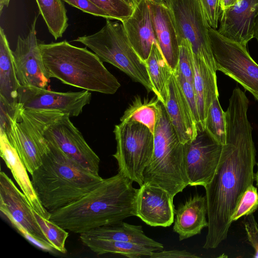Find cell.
Instances as JSON below:
<instances>
[{"label":"cell","instance_id":"obj_1","mask_svg":"<svg viewBox=\"0 0 258 258\" xmlns=\"http://www.w3.org/2000/svg\"><path fill=\"white\" fill-rule=\"evenodd\" d=\"M249 100L239 87L232 91L225 113L226 143L210 182L204 187L208 232L203 248L213 249L227 237L231 217L254 180L256 150L247 117Z\"/></svg>","mask_w":258,"mask_h":258},{"label":"cell","instance_id":"obj_2","mask_svg":"<svg viewBox=\"0 0 258 258\" xmlns=\"http://www.w3.org/2000/svg\"><path fill=\"white\" fill-rule=\"evenodd\" d=\"M122 173L103 178L92 190L77 201L51 213L49 220L78 234L119 223L135 216L138 189Z\"/></svg>","mask_w":258,"mask_h":258},{"label":"cell","instance_id":"obj_3","mask_svg":"<svg viewBox=\"0 0 258 258\" xmlns=\"http://www.w3.org/2000/svg\"><path fill=\"white\" fill-rule=\"evenodd\" d=\"M47 142L42 163L31 175L42 205L51 213L85 196L103 178L87 171Z\"/></svg>","mask_w":258,"mask_h":258},{"label":"cell","instance_id":"obj_4","mask_svg":"<svg viewBox=\"0 0 258 258\" xmlns=\"http://www.w3.org/2000/svg\"><path fill=\"white\" fill-rule=\"evenodd\" d=\"M42 60L48 79L88 91L113 94L120 87L117 79L103 61L86 47L71 44L66 40L39 43Z\"/></svg>","mask_w":258,"mask_h":258},{"label":"cell","instance_id":"obj_5","mask_svg":"<svg viewBox=\"0 0 258 258\" xmlns=\"http://www.w3.org/2000/svg\"><path fill=\"white\" fill-rule=\"evenodd\" d=\"M157 110L153 153L144 171L143 181L162 187L174 198L188 185L184 144L180 141L164 105L160 102Z\"/></svg>","mask_w":258,"mask_h":258},{"label":"cell","instance_id":"obj_6","mask_svg":"<svg viewBox=\"0 0 258 258\" xmlns=\"http://www.w3.org/2000/svg\"><path fill=\"white\" fill-rule=\"evenodd\" d=\"M106 19L105 25L99 31L74 41L83 44L102 61L111 64L148 91H152L145 62L132 46L122 23Z\"/></svg>","mask_w":258,"mask_h":258},{"label":"cell","instance_id":"obj_7","mask_svg":"<svg viewBox=\"0 0 258 258\" xmlns=\"http://www.w3.org/2000/svg\"><path fill=\"white\" fill-rule=\"evenodd\" d=\"M63 114L56 110L25 109L19 104L16 114L2 131L6 133L30 174L41 165L47 149L45 129Z\"/></svg>","mask_w":258,"mask_h":258},{"label":"cell","instance_id":"obj_8","mask_svg":"<svg viewBox=\"0 0 258 258\" xmlns=\"http://www.w3.org/2000/svg\"><path fill=\"white\" fill-rule=\"evenodd\" d=\"M113 132L116 150L112 156L117 162L118 172L141 186L144 171L153 155L154 134L146 125L135 121H120Z\"/></svg>","mask_w":258,"mask_h":258},{"label":"cell","instance_id":"obj_9","mask_svg":"<svg viewBox=\"0 0 258 258\" xmlns=\"http://www.w3.org/2000/svg\"><path fill=\"white\" fill-rule=\"evenodd\" d=\"M209 35L216 70L236 81L258 101V64L246 46L210 27Z\"/></svg>","mask_w":258,"mask_h":258},{"label":"cell","instance_id":"obj_10","mask_svg":"<svg viewBox=\"0 0 258 258\" xmlns=\"http://www.w3.org/2000/svg\"><path fill=\"white\" fill-rule=\"evenodd\" d=\"M168 6L173 16L179 41L187 40L193 54L216 73L209 32L211 27L199 1L169 0Z\"/></svg>","mask_w":258,"mask_h":258},{"label":"cell","instance_id":"obj_11","mask_svg":"<svg viewBox=\"0 0 258 258\" xmlns=\"http://www.w3.org/2000/svg\"><path fill=\"white\" fill-rule=\"evenodd\" d=\"M70 118L63 114L55 119L45 129L44 137L84 169L99 175V157Z\"/></svg>","mask_w":258,"mask_h":258},{"label":"cell","instance_id":"obj_12","mask_svg":"<svg viewBox=\"0 0 258 258\" xmlns=\"http://www.w3.org/2000/svg\"><path fill=\"white\" fill-rule=\"evenodd\" d=\"M222 149L205 130L184 144V160L188 185L205 187L218 166Z\"/></svg>","mask_w":258,"mask_h":258},{"label":"cell","instance_id":"obj_13","mask_svg":"<svg viewBox=\"0 0 258 258\" xmlns=\"http://www.w3.org/2000/svg\"><path fill=\"white\" fill-rule=\"evenodd\" d=\"M91 99L90 91L59 92L36 87L21 86L18 103L28 109L56 110L78 116Z\"/></svg>","mask_w":258,"mask_h":258},{"label":"cell","instance_id":"obj_14","mask_svg":"<svg viewBox=\"0 0 258 258\" xmlns=\"http://www.w3.org/2000/svg\"><path fill=\"white\" fill-rule=\"evenodd\" d=\"M37 19L35 17L26 37L18 36L12 51L13 60L21 86L45 88L50 79L46 76L36 37Z\"/></svg>","mask_w":258,"mask_h":258},{"label":"cell","instance_id":"obj_15","mask_svg":"<svg viewBox=\"0 0 258 258\" xmlns=\"http://www.w3.org/2000/svg\"><path fill=\"white\" fill-rule=\"evenodd\" d=\"M0 210L12 225L18 224L33 236L50 243L38 224L26 197L3 171L0 173Z\"/></svg>","mask_w":258,"mask_h":258},{"label":"cell","instance_id":"obj_16","mask_svg":"<svg viewBox=\"0 0 258 258\" xmlns=\"http://www.w3.org/2000/svg\"><path fill=\"white\" fill-rule=\"evenodd\" d=\"M173 199L162 187L144 182L138 188L135 216L152 227H169L174 222Z\"/></svg>","mask_w":258,"mask_h":258},{"label":"cell","instance_id":"obj_17","mask_svg":"<svg viewBox=\"0 0 258 258\" xmlns=\"http://www.w3.org/2000/svg\"><path fill=\"white\" fill-rule=\"evenodd\" d=\"M258 17V0H240L222 12L217 31L222 35L247 46L253 38Z\"/></svg>","mask_w":258,"mask_h":258},{"label":"cell","instance_id":"obj_18","mask_svg":"<svg viewBox=\"0 0 258 258\" xmlns=\"http://www.w3.org/2000/svg\"><path fill=\"white\" fill-rule=\"evenodd\" d=\"M164 107L180 141L184 144L194 140L198 135V125L173 72Z\"/></svg>","mask_w":258,"mask_h":258},{"label":"cell","instance_id":"obj_19","mask_svg":"<svg viewBox=\"0 0 258 258\" xmlns=\"http://www.w3.org/2000/svg\"><path fill=\"white\" fill-rule=\"evenodd\" d=\"M134 49L145 61L157 40L152 22L150 2L140 0L130 17L121 22Z\"/></svg>","mask_w":258,"mask_h":258},{"label":"cell","instance_id":"obj_20","mask_svg":"<svg viewBox=\"0 0 258 258\" xmlns=\"http://www.w3.org/2000/svg\"><path fill=\"white\" fill-rule=\"evenodd\" d=\"M150 7L157 43L174 71L178 62L180 41L172 13L164 5L150 2Z\"/></svg>","mask_w":258,"mask_h":258},{"label":"cell","instance_id":"obj_21","mask_svg":"<svg viewBox=\"0 0 258 258\" xmlns=\"http://www.w3.org/2000/svg\"><path fill=\"white\" fill-rule=\"evenodd\" d=\"M207 212L206 196L199 194L190 197L174 210L173 230L178 234L179 241L199 234L208 227Z\"/></svg>","mask_w":258,"mask_h":258},{"label":"cell","instance_id":"obj_22","mask_svg":"<svg viewBox=\"0 0 258 258\" xmlns=\"http://www.w3.org/2000/svg\"><path fill=\"white\" fill-rule=\"evenodd\" d=\"M1 156L10 170L31 207L43 217L49 219L51 213L42 205L28 175L27 169L5 132L0 131Z\"/></svg>","mask_w":258,"mask_h":258},{"label":"cell","instance_id":"obj_23","mask_svg":"<svg viewBox=\"0 0 258 258\" xmlns=\"http://www.w3.org/2000/svg\"><path fill=\"white\" fill-rule=\"evenodd\" d=\"M194 67V86L200 119L199 131L205 130V122L210 106L216 96H219L217 78L214 73L200 58L193 54Z\"/></svg>","mask_w":258,"mask_h":258},{"label":"cell","instance_id":"obj_24","mask_svg":"<svg viewBox=\"0 0 258 258\" xmlns=\"http://www.w3.org/2000/svg\"><path fill=\"white\" fill-rule=\"evenodd\" d=\"M80 234L88 237L133 242L143 245L153 251H160L164 248L162 243L145 234L142 226L123 221L99 227Z\"/></svg>","mask_w":258,"mask_h":258},{"label":"cell","instance_id":"obj_25","mask_svg":"<svg viewBox=\"0 0 258 258\" xmlns=\"http://www.w3.org/2000/svg\"><path fill=\"white\" fill-rule=\"evenodd\" d=\"M11 49L4 30L0 29V99L12 105L18 104V80Z\"/></svg>","mask_w":258,"mask_h":258},{"label":"cell","instance_id":"obj_26","mask_svg":"<svg viewBox=\"0 0 258 258\" xmlns=\"http://www.w3.org/2000/svg\"><path fill=\"white\" fill-rule=\"evenodd\" d=\"M145 62L152 86V92L165 106L169 80L173 71L164 57L157 42L153 44L150 53Z\"/></svg>","mask_w":258,"mask_h":258},{"label":"cell","instance_id":"obj_27","mask_svg":"<svg viewBox=\"0 0 258 258\" xmlns=\"http://www.w3.org/2000/svg\"><path fill=\"white\" fill-rule=\"evenodd\" d=\"M84 245L97 255L114 253L124 255L130 258L150 257L153 251L139 244L112 240H107L80 235Z\"/></svg>","mask_w":258,"mask_h":258},{"label":"cell","instance_id":"obj_28","mask_svg":"<svg viewBox=\"0 0 258 258\" xmlns=\"http://www.w3.org/2000/svg\"><path fill=\"white\" fill-rule=\"evenodd\" d=\"M40 14L55 40L61 37L67 29L68 18L61 0H36Z\"/></svg>","mask_w":258,"mask_h":258},{"label":"cell","instance_id":"obj_29","mask_svg":"<svg viewBox=\"0 0 258 258\" xmlns=\"http://www.w3.org/2000/svg\"><path fill=\"white\" fill-rule=\"evenodd\" d=\"M156 100L136 98L124 111L120 121H135L146 125L154 134L157 120Z\"/></svg>","mask_w":258,"mask_h":258},{"label":"cell","instance_id":"obj_30","mask_svg":"<svg viewBox=\"0 0 258 258\" xmlns=\"http://www.w3.org/2000/svg\"><path fill=\"white\" fill-rule=\"evenodd\" d=\"M205 130L218 144L226 143V122L225 113L220 105L219 96L213 99L207 114Z\"/></svg>","mask_w":258,"mask_h":258},{"label":"cell","instance_id":"obj_31","mask_svg":"<svg viewBox=\"0 0 258 258\" xmlns=\"http://www.w3.org/2000/svg\"><path fill=\"white\" fill-rule=\"evenodd\" d=\"M33 213L38 224L55 249L66 253L65 243L68 232L55 222L41 216L34 209Z\"/></svg>","mask_w":258,"mask_h":258},{"label":"cell","instance_id":"obj_32","mask_svg":"<svg viewBox=\"0 0 258 258\" xmlns=\"http://www.w3.org/2000/svg\"><path fill=\"white\" fill-rule=\"evenodd\" d=\"M105 11L110 19L122 22L131 16L134 8L123 0H90Z\"/></svg>","mask_w":258,"mask_h":258},{"label":"cell","instance_id":"obj_33","mask_svg":"<svg viewBox=\"0 0 258 258\" xmlns=\"http://www.w3.org/2000/svg\"><path fill=\"white\" fill-rule=\"evenodd\" d=\"M194 85V67L193 53L188 42L185 39L180 40L178 62L174 70Z\"/></svg>","mask_w":258,"mask_h":258},{"label":"cell","instance_id":"obj_34","mask_svg":"<svg viewBox=\"0 0 258 258\" xmlns=\"http://www.w3.org/2000/svg\"><path fill=\"white\" fill-rule=\"evenodd\" d=\"M258 209V192L256 187L249 186L242 195L241 199L231 217L233 222L242 216L253 214Z\"/></svg>","mask_w":258,"mask_h":258},{"label":"cell","instance_id":"obj_35","mask_svg":"<svg viewBox=\"0 0 258 258\" xmlns=\"http://www.w3.org/2000/svg\"><path fill=\"white\" fill-rule=\"evenodd\" d=\"M173 73L178 80L186 99L196 120L198 128L200 126L197 103L194 85L186 80L180 73L174 71Z\"/></svg>","mask_w":258,"mask_h":258},{"label":"cell","instance_id":"obj_36","mask_svg":"<svg viewBox=\"0 0 258 258\" xmlns=\"http://www.w3.org/2000/svg\"><path fill=\"white\" fill-rule=\"evenodd\" d=\"M211 27L217 29L222 10L220 0H199Z\"/></svg>","mask_w":258,"mask_h":258},{"label":"cell","instance_id":"obj_37","mask_svg":"<svg viewBox=\"0 0 258 258\" xmlns=\"http://www.w3.org/2000/svg\"><path fill=\"white\" fill-rule=\"evenodd\" d=\"M242 224L247 239L254 250L253 257L258 258V224L253 214L245 216Z\"/></svg>","mask_w":258,"mask_h":258},{"label":"cell","instance_id":"obj_38","mask_svg":"<svg viewBox=\"0 0 258 258\" xmlns=\"http://www.w3.org/2000/svg\"><path fill=\"white\" fill-rule=\"evenodd\" d=\"M84 12L97 17L110 19L109 15L90 0H61Z\"/></svg>","mask_w":258,"mask_h":258},{"label":"cell","instance_id":"obj_39","mask_svg":"<svg viewBox=\"0 0 258 258\" xmlns=\"http://www.w3.org/2000/svg\"><path fill=\"white\" fill-rule=\"evenodd\" d=\"M151 258H187V257H199L195 254L191 253L185 250H160L157 252L153 251Z\"/></svg>","mask_w":258,"mask_h":258},{"label":"cell","instance_id":"obj_40","mask_svg":"<svg viewBox=\"0 0 258 258\" xmlns=\"http://www.w3.org/2000/svg\"><path fill=\"white\" fill-rule=\"evenodd\" d=\"M240 0H221L220 7L222 12L235 6Z\"/></svg>","mask_w":258,"mask_h":258},{"label":"cell","instance_id":"obj_41","mask_svg":"<svg viewBox=\"0 0 258 258\" xmlns=\"http://www.w3.org/2000/svg\"><path fill=\"white\" fill-rule=\"evenodd\" d=\"M10 0H0V13L1 15L5 7H8Z\"/></svg>","mask_w":258,"mask_h":258},{"label":"cell","instance_id":"obj_42","mask_svg":"<svg viewBox=\"0 0 258 258\" xmlns=\"http://www.w3.org/2000/svg\"><path fill=\"white\" fill-rule=\"evenodd\" d=\"M150 2L161 4V5H164L168 6V2L169 0H148Z\"/></svg>","mask_w":258,"mask_h":258},{"label":"cell","instance_id":"obj_43","mask_svg":"<svg viewBox=\"0 0 258 258\" xmlns=\"http://www.w3.org/2000/svg\"><path fill=\"white\" fill-rule=\"evenodd\" d=\"M253 38H255L258 42V17H257L255 21Z\"/></svg>","mask_w":258,"mask_h":258},{"label":"cell","instance_id":"obj_44","mask_svg":"<svg viewBox=\"0 0 258 258\" xmlns=\"http://www.w3.org/2000/svg\"><path fill=\"white\" fill-rule=\"evenodd\" d=\"M133 8H135V6L137 5L140 0H123Z\"/></svg>","mask_w":258,"mask_h":258},{"label":"cell","instance_id":"obj_45","mask_svg":"<svg viewBox=\"0 0 258 258\" xmlns=\"http://www.w3.org/2000/svg\"><path fill=\"white\" fill-rule=\"evenodd\" d=\"M257 170L256 173L254 174V180L256 182V185L258 187V163H256Z\"/></svg>","mask_w":258,"mask_h":258},{"label":"cell","instance_id":"obj_46","mask_svg":"<svg viewBox=\"0 0 258 258\" xmlns=\"http://www.w3.org/2000/svg\"><path fill=\"white\" fill-rule=\"evenodd\" d=\"M220 1H221V0H220Z\"/></svg>","mask_w":258,"mask_h":258}]
</instances>
